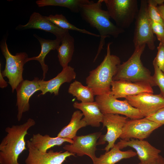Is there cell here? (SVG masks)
<instances>
[{
    "mask_svg": "<svg viewBox=\"0 0 164 164\" xmlns=\"http://www.w3.org/2000/svg\"><path fill=\"white\" fill-rule=\"evenodd\" d=\"M115 145L120 149L128 146L134 149L142 164H150L159 155L161 151L144 140L131 138L128 140L120 139Z\"/></svg>",
    "mask_w": 164,
    "mask_h": 164,
    "instance_id": "obj_15",
    "label": "cell"
},
{
    "mask_svg": "<svg viewBox=\"0 0 164 164\" xmlns=\"http://www.w3.org/2000/svg\"><path fill=\"white\" fill-rule=\"evenodd\" d=\"M150 164H164V158L159 155L154 162Z\"/></svg>",
    "mask_w": 164,
    "mask_h": 164,
    "instance_id": "obj_35",
    "label": "cell"
},
{
    "mask_svg": "<svg viewBox=\"0 0 164 164\" xmlns=\"http://www.w3.org/2000/svg\"><path fill=\"white\" fill-rule=\"evenodd\" d=\"M157 49V54L154 59L159 68L164 72V45L160 42Z\"/></svg>",
    "mask_w": 164,
    "mask_h": 164,
    "instance_id": "obj_31",
    "label": "cell"
},
{
    "mask_svg": "<svg viewBox=\"0 0 164 164\" xmlns=\"http://www.w3.org/2000/svg\"><path fill=\"white\" fill-rule=\"evenodd\" d=\"M137 155L131 149L122 151L115 144L110 150L96 157L94 164H115L123 159L130 158Z\"/></svg>",
    "mask_w": 164,
    "mask_h": 164,
    "instance_id": "obj_23",
    "label": "cell"
},
{
    "mask_svg": "<svg viewBox=\"0 0 164 164\" xmlns=\"http://www.w3.org/2000/svg\"><path fill=\"white\" fill-rule=\"evenodd\" d=\"M33 36L38 39L41 45V51L38 56L29 57L27 60V62L32 60L39 62L43 71L42 79L44 80L48 70V66L45 63V58L51 50H56L60 44L61 40L56 38L54 40L46 39L40 37L35 34H33Z\"/></svg>",
    "mask_w": 164,
    "mask_h": 164,
    "instance_id": "obj_21",
    "label": "cell"
},
{
    "mask_svg": "<svg viewBox=\"0 0 164 164\" xmlns=\"http://www.w3.org/2000/svg\"><path fill=\"white\" fill-rule=\"evenodd\" d=\"M164 0H147V11L151 20L160 24L164 27L163 20L157 8L159 5L164 3Z\"/></svg>",
    "mask_w": 164,
    "mask_h": 164,
    "instance_id": "obj_28",
    "label": "cell"
},
{
    "mask_svg": "<svg viewBox=\"0 0 164 164\" xmlns=\"http://www.w3.org/2000/svg\"><path fill=\"white\" fill-rule=\"evenodd\" d=\"M111 94L116 99L125 98L140 94H153L152 87L148 83L132 82L123 80H113L111 84Z\"/></svg>",
    "mask_w": 164,
    "mask_h": 164,
    "instance_id": "obj_16",
    "label": "cell"
},
{
    "mask_svg": "<svg viewBox=\"0 0 164 164\" xmlns=\"http://www.w3.org/2000/svg\"></svg>",
    "mask_w": 164,
    "mask_h": 164,
    "instance_id": "obj_38",
    "label": "cell"
},
{
    "mask_svg": "<svg viewBox=\"0 0 164 164\" xmlns=\"http://www.w3.org/2000/svg\"><path fill=\"white\" fill-rule=\"evenodd\" d=\"M0 87L4 88L8 86L7 82L4 79L1 71V64H0Z\"/></svg>",
    "mask_w": 164,
    "mask_h": 164,
    "instance_id": "obj_33",
    "label": "cell"
},
{
    "mask_svg": "<svg viewBox=\"0 0 164 164\" xmlns=\"http://www.w3.org/2000/svg\"><path fill=\"white\" fill-rule=\"evenodd\" d=\"M147 0H141L140 8L135 18L133 39L135 48L143 44L153 50L156 38L153 32L151 20L147 11Z\"/></svg>",
    "mask_w": 164,
    "mask_h": 164,
    "instance_id": "obj_7",
    "label": "cell"
},
{
    "mask_svg": "<svg viewBox=\"0 0 164 164\" xmlns=\"http://www.w3.org/2000/svg\"><path fill=\"white\" fill-rule=\"evenodd\" d=\"M112 43H108L107 53L103 61L95 69L89 72L86 78L87 86L92 90L95 96L111 91V82L121 64L119 58L111 54L110 46Z\"/></svg>",
    "mask_w": 164,
    "mask_h": 164,
    "instance_id": "obj_3",
    "label": "cell"
},
{
    "mask_svg": "<svg viewBox=\"0 0 164 164\" xmlns=\"http://www.w3.org/2000/svg\"><path fill=\"white\" fill-rule=\"evenodd\" d=\"M35 124L34 119L29 118L22 124L5 128L7 134L0 144V164H20L19 157L26 149L25 137L29 129Z\"/></svg>",
    "mask_w": 164,
    "mask_h": 164,
    "instance_id": "obj_2",
    "label": "cell"
},
{
    "mask_svg": "<svg viewBox=\"0 0 164 164\" xmlns=\"http://www.w3.org/2000/svg\"><path fill=\"white\" fill-rule=\"evenodd\" d=\"M106 5L110 16L116 26L123 29L129 27L138 14L137 0H102Z\"/></svg>",
    "mask_w": 164,
    "mask_h": 164,
    "instance_id": "obj_6",
    "label": "cell"
},
{
    "mask_svg": "<svg viewBox=\"0 0 164 164\" xmlns=\"http://www.w3.org/2000/svg\"><path fill=\"white\" fill-rule=\"evenodd\" d=\"M73 107L80 110L84 116L82 119L87 125L93 127H98L102 123L104 114L101 112L97 103L96 101L88 103L75 102L73 104Z\"/></svg>",
    "mask_w": 164,
    "mask_h": 164,
    "instance_id": "obj_19",
    "label": "cell"
},
{
    "mask_svg": "<svg viewBox=\"0 0 164 164\" xmlns=\"http://www.w3.org/2000/svg\"><path fill=\"white\" fill-rule=\"evenodd\" d=\"M88 0H38L36 2L39 7L47 6L63 7L69 9L72 12L78 13L81 5Z\"/></svg>",
    "mask_w": 164,
    "mask_h": 164,
    "instance_id": "obj_26",
    "label": "cell"
},
{
    "mask_svg": "<svg viewBox=\"0 0 164 164\" xmlns=\"http://www.w3.org/2000/svg\"><path fill=\"white\" fill-rule=\"evenodd\" d=\"M29 140L35 148L44 153L53 146L61 145L65 142L73 143V139H71L57 136L52 137L48 135H42L39 133L33 134Z\"/></svg>",
    "mask_w": 164,
    "mask_h": 164,
    "instance_id": "obj_20",
    "label": "cell"
},
{
    "mask_svg": "<svg viewBox=\"0 0 164 164\" xmlns=\"http://www.w3.org/2000/svg\"><path fill=\"white\" fill-rule=\"evenodd\" d=\"M76 73L74 69L68 66L63 68L61 71L55 77L47 81L41 80L40 90L41 93L39 95H44L49 92L58 95L60 88L65 83H70L76 78Z\"/></svg>",
    "mask_w": 164,
    "mask_h": 164,
    "instance_id": "obj_18",
    "label": "cell"
},
{
    "mask_svg": "<svg viewBox=\"0 0 164 164\" xmlns=\"http://www.w3.org/2000/svg\"><path fill=\"white\" fill-rule=\"evenodd\" d=\"M128 118L117 114H104L102 123L103 127L107 128V131L105 134L101 135L100 136L97 143V145L104 144L107 142L108 144L104 149L106 152L113 147L116 141L120 138L122 133L123 128Z\"/></svg>",
    "mask_w": 164,
    "mask_h": 164,
    "instance_id": "obj_9",
    "label": "cell"
},
{
    "mask_svg": "<svg viewBox=\"0 0 164 164\" xmlns=\"http://www.w3.org/2000/svg\"><path fill=\"white\" fill-rule=\"evenodd\" d=\"M138 164H142L140 162V163H139Z\"/></svg>",
    "mask_w": 164,
    "mask_h": 164,
    "instance_id": "obj_36",
    "label": "cell"
},
{
    "mask_svg": "<svg viewBox=\"0 0 164 164\" xmlns=\"http://www.w3.org/2000/svg\"><path fill=\"white\" fill-rule=\"evenodd\" d=\"M110 92L96 96L95 97V101L98 104L101 111L103 114H122L131 119L144 118L140 111L132 106L126 99L124 101L118 100L114 97Z\"/></svg>",
    "mask_w": 164,
    "mask_h": 164,
    "instance_id": "obj_8",
    "label": "cell"
},
{
    "mask_svg": "<svg viewBox=\"0 0 164 164\" xmlns=\"http://www.w3.org/2000/svg\"><path fill=\"white\" fill-rule=\"evenodd\" d=\"M162 125L146 118L128 120L120 138L125 140L131 138L143 140L148 137L154 130Z\"/></svg>",
    "mask_w": 164,
    "mask_h": 164,
    "instance_id": "obj_11",
    "label": "cell"
},
{
    "mask_svg": "<svg viewBox=\"0 0 164 164\" xmlns=\"http://www.w3.org/2000/svg\"><path fill=\"white\" fill-rule=\"evenodd\" d=\"M29 29H39L53 34L56 38L61 40L68 30L61 29L47 19L38 12H34L30 16L28 22L25 25H19L15 28L17 30Z\"/></svg>",
    "mask_w": 164,
    "mask_h": 164,
    "instance_id": "obj_17",
    "label": "cell"
},
{
    "mask_svg": "<svg viewBox=\"0 0 164 164\" xmlns=\"http://www.w3.org/2000/svg\"><path fill=\"white\" fill-rule=\"evenodd\" d=\"M44 16L47 19L61 29L68 31H75L96 37H100L99 35L93 33L85 29L77 27L69 22L65 17L62 14L50 15L48 16Z\"/></svg>",
    "mask_w": 164,
    "mask_h": 164,
    "instance_id": "obj_27",
    "label": "cell"
},
{
    "mask_svg": "<svg viewBox=\"0 0 164 164\" xmlns=\"http://www.w3.org/2000/svg\"><path fill=\"white\" fill-rule=\"evenodd\" d=\"M151 22L154 34L156 35L160 42L164 45V27L160 24L151 20Z\"/></svg>",
    "mask_w": 164,
    "mask_h": 164,
    "instance_id": "obj_30",
    "label": "cell"
},
{
    "mask_svg": "<svg viewBox=\"0 0 164 164\" xmlns=\"http://www.w3.org/2000/svg\"><path fill=\"white\" fill-rule=\"evenodd\" d=\"M158 9L164 22V3L159 5L157 6Z\"/></svg>",
    "mask_w": 164,
    "mask_h": 164,
    "instance_id": "obj_34",
    "label": "cell"
},
{
    "mask_svg": "<svg viewBox=\"0 0 164 164\" xmlns=\"http://www.w3.org/2000/svg\"><path fill=\"white\" fill-rule=\"evenodd\" d=\"M146 45L144 44L135 48L133 53L128 60L118 66L113 80L144 82L149 83L152 87L156 86L151 72L143 66L141 60Z\"/></svg>",
    "mask_w": 164,
    "mask_h": 164,
    "instance_id": "obj_4",
    "label": "cell"
},
{
    "mask_svg": "<svg viewBox=\"0 0 164 164\" xmlns=\"http://www.w3.org/2000/svg\"><path fill=\"white\" fill-rule=\"evenodd\" d=\"M68 92L75 97L82 103L94 101L95 96L92 90L87 86H84L81 82L75 80L70 85Z\"/></svg>",
    "mask_w": 164,
    "mask_h": 164,
    "instance_id": "obj_25",
    "label": "cell"
},
{
    "mask_svg": "<svg viewBox=\"0 0 164 164\" xmlns=\"http://www.w3.org/2000/svg\"></svg>",
    "mask_w": 164,
    "mask_h": 164,
    "instance_id": "obj_37",
    "label": "cell"
},
{
    "mask_svg": "<svg viewBox=\"0 0 164 164\" xmlns=\"http://www.w3.org/2000/svg\"><path fill=\"white\" fill-rule=\"evenodd\" d=\"M133 107L138 109L146 118L164 108V97L161 94L145 93L125 98Z\"/></svg>",
    "mask_w": 164,
    "mask_h": 164,
    "instance_id": "obj_10",
    "label": "cell"
},
{
    "mask_svg": "<svg viewBox=\"0 0 164 164\" xmlns=\"http://www.w3.org/2000/svg\"><path fill=\"white\" fill-rule=\"evenodd\" d=\"M102 0H99L97 2L88 0L81 5L79 10V12L82 19L91 27L96 28L99 33L100 42L94 62L103 48L106 38L111 36L116 38L124 32V29L111 21L108 11L102 8Z\"/></svg>",
    "mask_w": 164,
    "mask_h": 164,
    "instance_id": "obj_1",
    "label": "cell"
},
{
    "mask_svg": "<svg viewBox=\"0 0 164 164\" xmlns=\"http://www.w3.org/2000/svg\"><path fill=\"white\" fill-rule=\"evenodd\" d=\"M83 116L80 111L74 112L69 123L62 129L57 136L73 139L79 129L87 126L86 122L82 118Z\"/></svg>",
    "mask_w": 164,
    "mask_h": 164,
    "instance_id": "obj_24",
    "label": "cell"
},
{
    "mask_svg": "<svg viewBox=\"0 0 164 164\" xmlns=\"http://www.w3.org/2000/svg\"><path fill=\"white\" fill-rule=\"evenodd\" d=\"M41 80L37 77H35L31 81L23 80L16 88V105L17 107V118L18 121L21 120L23 113L29 110V99L36 92L40 91Z\"/></svg>",
    "mask_w": 164,
    "mask_h": 164,
    "instance_id": "obj_14",
    "label": "cell"
},
{
    "mask_svg": "<svg viewBox=\"0 0 164 164\" xmlns=\"http://www.w3.org/2000/svg\"><path fill=\"white\" fill-rule=\"evenodd\" d=\"M0 47L6 60L5 67L1 71L2 73L3 77L8 79V83L13 93L19 84L24 80L22 76L23 67L27 62L28 55L25 52L17 53L15 55L12 54L9 51L5 38L1 41Z\"/></svg>",
    "mask_w": 164,
    "mask_h": 164,
    "instance_id": "obj_5",
    "label": "cell"
},
{
    "mask_svg": "<svg viewBox=\"0 0 164 164\" xmlns=\"http://www.w3.org/2000/svg\"><path fill=\"white\" fill-rule=\"evenodd\" d=\"M60 63L63 68L68 66L72 60L74 50V38L69 31L63 36L60 44L56 49Z\"/></svg>",
    "mask_w": 164,
    "mask_h": 164,
    "instance_id": "obj_22",
    "label": "cell"
},
{
    "mask_svg": "<svg viewBox=\"0 0 164 164\" xmlns=\"http://www.w3.org/2000/svg\"><path fill=\"white\" fill-rule=\"evenodd\" d=\"M148 119L162 125L164 124V108L160 109L150 116L146 118Z\"/></svg>",
    "mask_w": 164,
    "mask_h": 164,
    "instance_id": "obj_32",
    "label": "cell"
},
{
    "mask_svg": "<svg viewBox=\"0 0 164 164\" xmlns=\"http://www.w3.org/2000/svg\"><path fill=\"white\" fill-rule=\"evenodd\" d=\"M27 146L28 154L25 160L26 164H62L67 157L75 155L67 151L63 152L50 150L43 152L35 148L29 140L27 141Z\"/></svg>",
    "mask_w": 164,
    "mask_h": 164,
    "instance_id": "obj_13",
    "label": "cell"
},
{
    "mask_svg": "<svg viewBox=\"0 0 164 164\" xmlns=\"http://www.w3.org/2000/svg\"><path fill=\"white\" fill-rule=\"evenodd\" d=\"M101 135V132H98L84 135H76L73 139V143L66 145L63 148L78 156L86 155L93 162L97 157L95 153L97 150V140Z\"/></svg>",
    "mask_w": 164,
    "mask_h": 164,
    "instance_id": "obj_12",
    "label": "cell"
},
{
    "mask_svg": "<svg viewBox=\"0 0 164 164\" xmlns=\"http://www.w3.org/2000/svg\"><path fill=\"white\" fill-rule=\"evenodd\" d=\"M153 65L154 69V74L152 76L153 80L160 89V94L164 97V72L159 68L155 59L153 61Z\"/></svg>",
    "mask_w": 164,
    "mask_h": 164,
    "instance_id": "obj_29",
    "label": "cell"
}]
</instances>
